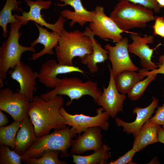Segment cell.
<instances>
[{
  "mask_svg": "<svg viewBox=\"0 0 164 164\" xmlns=\"http://www.w3.org/2000/svg\"><path fill=\"white\" fill-rule=\"evenodd\" d=\"M63 105L62 95H56L47 101L38 95L34 97L29 104L28 115L38 138L49 134L52 129L67 127L66 121L60 111Z\"/></svg>",
  "mask_w": 164,
  "mask_h": 164,
  "instance_id": "1",
  "label": "cell"
},
{
  "mask_svg": "<svg viewBox=\"0 0 164 164\" xmlns=\"http://www.w3.org/2000/svg\"><path fill=\"white\" fill-rule=\"evenodd\" d=\"M60 35L58 44L55 48L59 63L73 66L74 57L78 56L80 58L92 53V41L84 32L78 30L68 32L64 28Z\"/></svg>",
  "mask_w": 164,
  "mask_h": 164,
  "instance_id": "2",
  "label": "cell"
},
{
  "mask_svg": "<svg viewBox=\"0 0 164 164\" xmlns=\"http://www.w3.org/2000/svg\"><path fill=\"white\" fill-rule=\"evenodd\" d=\"M70 126L55 129L53 132L38 138L32 145L22 155V161H25L29 158H38L46 152L58 150L61 151L60 157L70 155L68 152L71 146L77 133Z\"/></svg>",
  "mask_w": 164,
  "mask_h": 164,
  "instance_id": "3",
  "label": "cell"
},
{
  "mask_svg": "<svg viewBox=\"0 0 164 164\" xmlns=\"http://www.w3.org/2000/svg\"><path fill=\"white\" fill-rule=\"evenodd\" d=\"M153 11L128 0H122L115 6L110 17L123 32L131 29L144 28L148 22L155 20Z\"/></svg>",
  "mask_w": 164,
  "mask_h": 164,
  "instance_id": "4",
  "label": "cell"
},
{
  "mask_svg": "<svg viewBox=\"0 0 164 164\" xmlns=\"http://www.w3.org/2000/svg\"><path fill=\"white\" fill-rule=\"evenodd\" d=\"M102 93L96 82L91 80L84 82L77 77H66L58 78L54 88L42 94L39 97L44 100L47 101L56 95H66L70 100L67 102L66 106H69L73 100H78L85 95L91 96L96 103Z\"/></svg>",
  "mask_w": 164,
  "mask_h": 164,
  "instance_id": "5",
  "label": "cell"
},
{
  "mask_svg": "<svg viewBox=\"0 0 164 164\" xmlns=\"http://www.w3.org/2000/svg\"><path fill=\"white\" fill-rule=\"evenodd\" d=\"M22 25L18 21L11 23L9 35L0 47V79L4 80L7 78L9 69H13L21 61L24 52L36 51L34 46H25L19 44V39L22 33L19 29Z\"/></svg>",
  "mask_w": 164,
  "mask_h": 164,
  "instance_id": "6",
  "label": "cell"
},
{
  "mask_svg": "<svg viewBox=\"0 0 164 164\" xmlns=\"http://www.w3.org/2000/svg\"><path fill=\"white\" fill-rule=\"evenodd\" d=\"M60 111L67 125L70 127L71 126L78 135L90 127H99L104 131H107L109 128L108 120L110 117L102 107L96 109L97 114L93 116L82 114H71L67 113L63 107L60 108Z\"/></svg>",
  "mask_w": 164,
  "mask_h": 164,
  "instance_id": "7",
  "label": "cell"
},
{
  "mask_svg": "<svg viewBox=\"0 0 164 164\" xmlns=\"http://www.w3.org/2000/svg\"><path fill=\"white\" fill-rule=\"evenodd\" d=\"M27 6L29 7L28 12H22V16L16 14L14 15L15 18L21 23L22 25L27 24L29 21H32L41 26L51 29L53 32H58L59 34L64 29V23L67 20L62 16H59L58 19L55 23L50 24L47 22L41 15L42 9H50L52 2L50 0L44 1L36 0H24Z\"/></svg>",
  "mask_w": 164,
  "mask_h": 164,
  "instance_id": "8",
  "label": "cell"
},
{
  "mask_svg": "<svg viewBox=\"0 0 164 164\" xmlns=\"http://www.w3.org/2000/svg\"><path fill=\"white\" fill-rule=\"evenodd\" d=\"M30 103L19 91L14 92L9 87L0 91V110L9 114L14 121H21L28 115Z\"/></svg>",
  "mask_w": 164,
  "mask_h": 164,
  "instance_id": "9",
  "label": "cell"
},
{
  "mask_svg": "<svg viewBox=\"0 0 164 164\" xmlns=\"http://www.w3.org/2000/svg\"><path fill=\"white\" fill-rule=\"evenodd\" d=\"M95 14L89 24V28L94 35L104 40L110 39L117 43L123 38V32L109 17L107 15L103 7H95Z\"/></svg>",
  "mask_w": 164,
  "mask_h": 164,
  "instance_id": "10",
  "label": "cell"
},
{
  "mask_svg": "<svg viewBox=\"0 0 164 164\" xmlns=\"http://www.w3.org/2000/svg\"><path fill=\"white\" fill-rule=\"evenodd\" d=\"M108 66L110 73L108 85L106 88L103 86V92L96 103L101 106L110 117L114 118L118 113L123 112V105L126 96L118 91L111 68L110 64Z\"/></svg>",
  "mask_w": 164,
  "mask_h": 164,
  "instance_id": "11",
  "label": "cell"
},
{
  "mask_svg": "<svg viewBox=\"0 0 164 164\" xmlns=\"http://www.w3.org/2000/svg\"><path fill=\"white\" fill-rule=\"evenodd\" d=\"M128 44L127 38L124 37L114 46L109 44L105 46V49L108 52V58L111 64V69L114 77L124 70H139L138 68L130 58Z\"/></svg>",
  "mask_w": 164,
  "mask_h": 164,
  "instance_id": "12",
  "label": "cell"
},
{
  "mask_svg": "<svg viewBox=\"0 0 164 164\" xmlns=\"http://www.w3.org/2000/svg\"><path fill=\"white\" fill-rule=\"evenodd\" d=\"M132 42L128 44V50L138 56L140 59L141 66L147 70H153L158 66L151 61L154 50L162 45L161 43L153 49L149 48L147 44L154 43V37L152 35L142 37L136 33H131L130 35Z\"/></svg>",
  "mask_w": 164,
  "mask_h": 164,
  "instance_id": "13",
  "label": "cell"
},
{
  "mask_svg": "<svg viewBox=\"0 0 164 164\" xmlns=\"http://www.w3.org/2000/svg\"><path fill=\"white\" fill-rule=\"evenodd\" d=\"M10 72L11 77L16 81L19 85V91L25 95L30 102L34 98V93L36 91V80L39 72L34 71L29 66L21 61Z\"/></svg>",
  "mask_w": 164,
  "mask_h": 164,
  "instance_id": "14",
  "label": "cell"
},
{
  "mask_svg": "<svg viewBox=\"0 0 164 164\" xmlns=\"http://www.w3.org/2000/svg\"><path fill=\"white\" fill-rule=\"evenodd\" d=\"M74 72L84 73L78 67L61 64L54 60L51 59L42 65L38 78L39 82L46 87L53 89L58 82L57 75Z\"/></svg>",
  "mask_w": 164,
  "mask_h": 164,
  "instance_id": "15",
  "label": "cell"
},
{
  "mask_svg": "<svg viewBox=\"0 0 164 164\" xmlns=\"http://www.w3.org/2000/svg\"><path fill=\"white\" fill-rule=\"evenodd\" d=\"M101 128L99 127H90L73 141L70 153L82 154L88 151L94 152L101 149L104 144L102 141Z\"/></svg>",
  "mask_w": 164,
  "mask_h": 164,
  "instance_id": "16",
  "label": "cell"
},
{
  "mask_svg": "<svg viewBox=\"0 0 164 164\" xmlns=\"http://www.w3.org/2000/svg\"><path fill=\"white\" fill-rule=\"evenodd\" d=\"M151 103L145 108L137 107L133 110L134 114H136L135 120L131 122H126L118 117H116L115 122L119 127H122L124 132L132 134L134 137L139 133L145 123L150 118L155 109L158 107L159 100L152 96Z\"/></svg>",
  "mask_w": 164,
  "mask_h": 164,
  "instance_id": "17",
  "label": "cell"
},
{
  "mask_svg": "<svg viewBox=\"0 0 164 164\" xmlns=\"http://www.w3.org/2000/svg\"><path fill=\"white\" fill-rule=\"evenodd\" d=\"M63 4H55L60 7L69 5L74 9L72 11L68 9L62 10L60 12L61 15L67 20L70 19V26L72 27L76 23H78L83 27L86 23L90 22L92 20L95 14V11H88L82 5L81 0H59Z\"/></svg>",
  "mask_w": 164,
  "mask_h": 164,
  "instance_id": "18",
  "label": "cell"
},
{
  "mask_svg": "<svg viewBox=\"0 0 164 164\" xmlns=\"http://www.w3.org/2000/svg\"><path fill=\"white\" fill-rule=\"evenodd\" d=\"M37 138L34 126L28 115L21 121L14 150L22 155L32 145Z\"/></svg>",
  "mask_w": 164,
  "mask_h": 164,
  "instance_id": "19",
  "label": "cell"
},
{
  "mask_svg": "<svg viewBox=\"0 0 164 164\" xmlns=\"http://www.w3.org/2000/svg\"><path fill=\"white\" fill-rule=\"evenodd\" d=\"M33 23L38 29L39 34L38 38L30 44V46H34L39 43L43 44L44 48L39 52L33 53L29 60H35L46 54L53 55L54 53L53 49L57 46L60 38L58 32H49L38 24L35 22Z\"/></svg>",
  "mask_w": 164,
  "mask_h": 164,
  "instance_id": "20",
  "label": "cell"
},
{
  "mask_svg": "<svg viewBox=\"0 0 164 164\" xmlns=\"http://www.w3.org/2000/svg\"><path fill=\"white\" fill-rule=\"evenodd\" d=\"M89 37L93 42L92 53L80 58L81 63L86 65L90 72L95 73L98 71L99 68L97 63L104 62L108 58V52L102 48L101 45L94 38V35L89 27H86L84 32Z\"/></svg>",
  "mask_w": 164,
  "mask_h": 164,
  "instance_id": "21",
  "label": "cell"
},
{
  "mask_svg": "<svg viewBox=\"0 0 164 164\" xmlns=\"http://www.w3.org/2000/svg\"><path fill=\"white\" fill-rule=\"evenodd\" d=\"M160 126L151 123L149 120L146 121L135 137L132 148L137 152H139L147 145L158 142V130Z\"/></svg>",
  "mask_w": 164,
  "mask_h": 164,
  "instance_id": "22",
  "label": "cell"
},
{
  "mask_svg": "<svg viewBox=\"0 0 164 164\" xmlns=\"http://www.w3.org/2000/svg\"><path fill=\"white\" fill-rule=\"evenodd\" d=\"M145 77L135 71L126 70L114 77L116 87L119 93L127 94L134 85L143 80Z\"/></svg>",
  "mask_w": 164,
  "mask_h": 164,
  "instance_id": "23",
  "label": "cell"
},
{
  "mask_svg": "<svg viewBox=\"0 0 164 164\" xmlns=\"http://www.w3.org/2000/svg\"><path fill=\"white\" fill-rule=\"evenodd\" d=\"M108 147L104 144L99 150L90 155L81 156L72 154V162L76 164H107L111 155Z\"/></svg>",
  "mask_w": 164,
  "mask_h": 164,
  "instance_id": "24",
  "label": "cell"
},
{
  "mask_svg": "<svg viewBox=\"0 0 164 164\" xmlns=\"http://www.w3.org/2000/svg\"><path fill=\"white\" fill-rule=\"evenodd\" d=\"M17 0H6L4 7L0 12V26L3 30V35L4 38L8 36V32L7 29V26L9 23L16 22L18 20L15 18L14 15L12 14V11L23 12L21 8H19L18 4L20 2H17Z\"/></svg>",
  "mask_w": 164,
  "mask_h": 164,
  "instance_id": "25",
  "label": "cell"
},
{
  "mask_svg": "<svg viewBox=\"0 0 164 164\" xmlns=\"http://www.w3.org/2000/svg\"><path fill=\"white\" fill-rule=\"evenodd\" d=\"M21 121H14L10 125L0 127V144L15 148L16 137L20 126Z\"/></svg>",
  "mask_w": 164,
  "mask_h": 164,
  "instance_id": "26",
  "label": "cell"
},
{
  "mask_svg": "<svg viewBox=\"0 0 164 164\" xmlns=\"http://www.w3.org/2000/svg\"><path fill=\"white\" fill-rule=\"evenodd\" d=\"M60 152L58 150L48 151L40 157L29 158L24 162L28 164H67L66 162L59 160L58 155Z\"/></svg>",
  "mask_w": 164,
  "mask_h": 164,
  "instance_id": "27",
  "label": "cell"
},
{
  "mask_svg": "<svg viewBox=\"0 0 164 164\" xmlns=\"http://www.w3.org/2000/svg\"><path fill=\"white\" fill-rule=\"evenodd\" d=\"M157 75L151 74L148 75L145 79L136 83L127 94L128 97L132 101L138 100L149 84L155 80Z\"/></svg>",
  "mask_w": 164,
  "mask_h": 164,
  "instance_id": "28",
  "label": "cell"
},
{
  "mask_svg": "<svg viewBox=\"0 0 164 164\" xmlns=\"http://www.w3.org/2000/svg\"><path fill=\"white\" fill-rule=\"evenodd\" d=\"M22 158V155L11 150L9 146L0 145V164H21Z\"/></svg>",
  "mask_w": 164,
  "mask_h": 164,
  "instance_id": "29",
  "label": "cell"
},
{
  "mask_svg": "<svg viewBox=\"0 0 164 164\" xmlns=\"http://www.w3.org/2000/svg\"><path fill=\"white\" fill-rule=\"evenodd\" d=\"M136 150L133 148L128 151L123 155L120 156L116 160L109 162V164H135L132 161V159L135 153Z\"/></svg>",
  "mask_w": 164,
  "mask_h": 164,
  "instance_id": "30",
  "label": "cell"
},
{
  "mask_svg": "<svg viewBox=\"0 0 164 164\" xmlns=\"http://www.w3.org/2000/svg\"><path fill=\"white\" fill-rule=\"evenodd\" d=\"M118 1L122 0H117ZM129 2L136 4H139L145 8L152 10L153 11L159 13L161 7L156 0H128Z\"/></svg>",
  "mask_w": 164,
  "mask_h": 164,
  "instance_id": "31",
  "label": "cell"
},
{
  "mask_svg": "<svg viewBox=\"0 0 164 164\" xmlns=\"http://www.w3.org/2000/svg\"><path fill=\"white\" fill-rule=\"evenodd\" d=\"M158 61L157 69L149 71L143 68L139 70V73L145 77L151 74L161 73L164 74V53L159 57Z\"/></svg>",
  "mask_w": 164,
  "mask_h": 164,
  "instance_id": "32",
  "label": "cell"
},
{
  "mask_svg": "<svg viewBox=\"0 0 164 164\" xmlns=\"http://www.w3.org/2000/svg\"><path fill=\"white\" fill-rule=\"evenodd\" d=\"M149 121L151 123L162 125L164 128V102L162 106L158 107L155 114Z\"/></svg>",
  "mask_w": 164,
  "mask_h": 164,
  "instance_id": "33",
  "label": "cell"
},
{
  "mask_svg": "<svg viewBox=\"0 0 164 164\" xmlns=\"http://www.w3.org/2000/svg\"><path fill=\"white\" fill-rule=\"evenodd\" d=\"M153 26L155 35L164 38V18L163 17H156Z\"/></svg>",
  "mask_w": 164,
  "mask_h": 164,
  "instance_id": "34",
  "label": "cell"
},
{
  "mask_svg": "<svg viewBox=\"0 0 164 164\" xmlns=\"http://www.w3.org/2000/svg\"><path fill=\"white\" fill-rule=\"evenodd\" d=\"M9 123L7 116L0 110V127L4 126Z\"/></svg>",
  "mask_w": 164,
  "mask_h": 164,
  "instance_id": "35",
  "label": "cell"
},
{
  "mask_svg": "<svg viewBox=\"0 0 164 164\" xmlns=\"http://www.w3.org/2000/svg\"><path fill=\"white\" fill-rule=\"evenodd\" d=\"M158 142L164 144V128L160 127H159L158 133Z\"/></svg>",
  "mask_w": 164,
  "mask_h": 164,
  "instance_id": "36",
  "label": "cell"
},
{
  "mask_svg": "<svg viewBox=\"0 0 164 164\" xmlns=\"http://www.w3.org/2000/svg\"><path fill=\"white\" fill-rule=\"evenodd\" d=\"M148 164H159V162L157 158L155 157L153 158Z\"/></svg>",
  "mask_w": 164,
  "mask_h": 164,
  "instance_id": "37",
  "label": "cell"
},
{
  "mask_svg": "<svg viewBox=\"0 0 164 164\" xmlns=\"http://www.w3.org/2000/svg\"><path fill=\"white\" fill-rule=\"evenodd\" d=\"M156 1L161 8H164V0H156Z\"/></svg>",
  "mask_w": 164,
  "mask_h": 164,
  "instance_id": "38",
  "label": "cell"
},
{
  "mask_svg": "<svg viewBox=\"0 0 164 164\" xmlns=\"http://www.w3.org/2000/svg\"><path fill=\"white\" fill-rule=\"evenodd\" d=\"M4 85V80L0 79V88H1Z\"/></svg>",
  "mask_w": 164,
  "mask_h": 164,
  "instance_id": "39",
  "label": "cell"
},
{
  "mask_svg": "<svg viewBox=\"0 0 164 164\" xmlns=\"http://www.w3.org/2000/svg\"><path fill=\"white\" fill-rule=\"evenodd\" d=\"M163 94H164L163 96L164 97V90L163 91Z\"/></svg>",
  "mask_w": 164,
  "mask_h": 164,
  "instance_id": "40",
  "label": "cell"
}]
</instances>
